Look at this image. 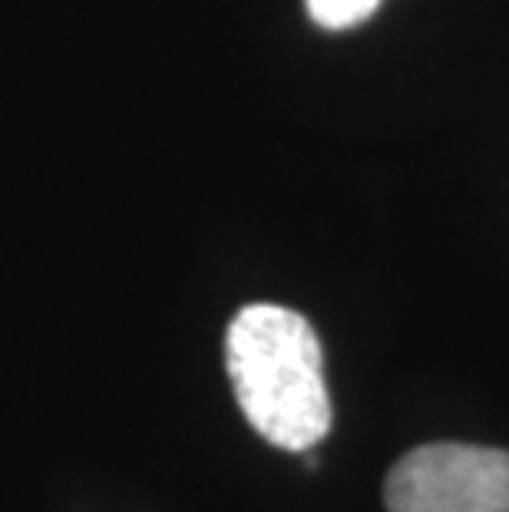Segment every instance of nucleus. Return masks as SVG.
<instances>
[{
	"mask_svg": "<svg viewBox=\"0 0 509 512\" xmlns=\"http://www.w3.org/2000/svg\"><path fill=\"white\" fill-rule=\"evenodd\" d=\"M235 400L258 437L278 450L308 453L331 430L321 341L298 311L248 304L225 334Z\"/></svg>",
	"mask_w": 509,
	"mask_h": 512,
	"instance_id": "obj_1",
	"label": "nucleus"
},
{
	"mask_svg": "<svg viewBox=\"0 0 509 512\" xmlns=\"http://www.w3.org/2000/svg\"><path fill=\"white\" fill-rule=\"evenodd\" d=\"M387 512H509V453L427 443L400 456L384 483Z\"/></svg>",
	"mask_w": 509,
	"mask_h": 512,
	"instance_id": "obj_2",
	"label": "nucleus"
},
{
	"mask_svg": "<svg viewBox=\"0 0 509 512\" xmlns=\"http://www.w3.org/2000/svg\"><path fill=\"white\" fill-rule=\"evenodd\" d=\"M305 4L314 24L328 30H348L371 17L381 7V0H305Z\"/></svg>",
	"mask_w": 509,
	"mask_h": 512,
	"instance_id": "obj_3",
	"label": "nucleus"
}]
</instances>
